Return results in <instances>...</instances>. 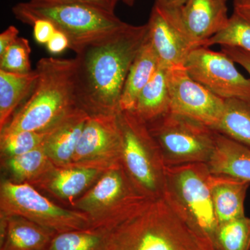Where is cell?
<instances>
[{"label":"cell","mask_w":250,"mask_h":250,"mask_svg":"<svg viewBox=\"0 0 250 250\" xmlns=\"http://www.w3.org/2000/svg\"><path fill=\"white\" fill-rule=\"evenodd\" d=\"M147 39V24H127L77 54L75 95L89 116L118 114L125 81Z\"/></svg>","instance_id":"cell-1"},{"label":"cell","mask_w":250,"mask_h":250,"mask_svg":"<svg viewBox=\"0 0 250 250\" xmlns=\"http://www.w3.org/2000/svg\"><path fill=\"white\" fill-rule=\"evenodd\" d=\"M116 250H213L166 197L148 198L113 229Z\"/></svg>","instance_id":"cell-2"},{"label":"cell","mask_w":250,"mask_h":250,"mask_svg":"<svg viewBox=\"0 0 250 250\" xmlns=\"http://www.w3.org/2000/svg\"><path fill=\"white\" fill-rule=\"evenodd\" d=\"M76 59L42 58L36 65L37 82L26 102L1 133L44 131L77 107L75 95Z\"/></svg>","instance_id":"cell-3"},{"label":"cell","mask_w":250,"mask_h":250,"mask_svg":"<svg viewBox=\"0 0 250 250\" xmlns=\"http://www.w3.org/2000/svg\"><path fill=\"white\" fill-rule=\"evenodd\" d=\"M18 21L31 25L36 20L50 21L70 41L76 54L87 46L111 36L127 23L110 12L88 5L74 3L39 2L30 0L18 3L12 9Z\"/></svg>","instance_id":"cell-4"},{"label":"cell","mask_w":250,"mask_h":250,"mask_svg":"<svg viewBox=\"0 0 250 250\" xmlns=\"http://www.w3.org/2000/svg\"><path fill=\"white\" fill-rule=\"evenodd\" d=\"M211 174L205 163L166 166L164 195L212 246L219 224L210 192Z\"/></svg>","instance_id":"cell-5"},{"label":"cell","mask_w":250,"mask_h":250,"mask_svg":"<svg viewBox=\"0 0 250 250\" xmlns=\"http://www.w3.org/2000/svg\"><path fill=\"white\" fill-rule=\"evenodd\" d=\"M118 116L125 170L143 195L150 199L164 196L166 166L147 125L132 111H120Z\"/></svg>","instance_id":"cell-6"},{"label":"cell","mask_w":250,"mask_h":250,"mask_svg":"<svg viewBox=\"0 0 250 250\" xmlns=\"http://www.w3.org/2000/svg\"><path fill=\"white\" fill-rule=\"evenodd\" d=\"M147 199L121 162L105 171L71 207L88 216L90 228L113 229Z\"/></svg>","instance_id":"cell-7"},{"label":"cell","mask_w":250,"mask_h":250,"mask_svg":"<svg viewBox=\"0 0 250 250\" xmlns=\"http://www.w3.org/2000/svg\"><path fill=\"white\" fill-rule=\"evenodd\" d=\"M147 125L165 166L207 164L213 155L217 131L200 122L169 111Z\"/></svg>","instance_id":"cell-8"},{"label":"cell","mask_w":250,"mask_h":250,"mask_svg":"<svg viewBox=\"0 0 250 250\" xmlns=\"http://www.w3.org/2000/svg\"><path fill=\"white\" fill-rule=\"evenodd\" d=\"M0 213L24 217L57 233L90 228L83 212L56 205L31 184L9 179L0 184Z\"/></svg>","instance_id":"cell-9"},{"label":"cell","mask_w":250,"mask_h":250,"mask_svg":"<svg viewBox=\"0 0 250 250\" xmlns=\"http://www.w3.org/2000/svg\"><path fill=\"white\" fill-rule=\"evenodd\" d=\"M234 63L223 52L198 47L188 54L184 67L192 80L223 100L250 98V79L242 75Z\"/></svg>","instance_id":"cell-10"},{"label":"cell","mask_w":250,"mask_h":250,"mask_svg":"<svg viewBox=\"0 0 250 250\" xmlns=\"http://www.w3.org/2000/svg\"><path fill=\"white\" fill-rule=\"evenodd\" d=\"M118 114L90 116L71 165L108 169L122 162L123 136Z\"/></svg>","instance_id":"cell-11"},{"label":"cell","mask_w":250,"mask_h":250,"mask_svg":"<svg viewBox=\"0 0 250 250\" xmlns=\"http://www.w3.org/2000/svg\"><path fill=\"white\" fill-rule=\"evenodd\" d=\"M167 80L170 111L215 130L223 118L225 100L192 80L184 66L168 68Z\"/></svg>","instance_id":"cell-12"},{"label":"cell","mask_w":250,"mask_h":250,"mask_svg":"<svg viewBox=\"0 0 250 250\" xmlns=\"http://www.w3.org/2000/svg\"><path fill=\"white\" fill-rule=\"evenodd\" d=\"M147 26L148 38L160 63L167 68L184 66L190 52L198 47L186 30L177 8L154 3Z\"/></svg>","instance_id":"cell-13"},{"label":"cell","mask_w":250,"mask_h":250,"mask_svg":"<svg viewBox=\"0 0 250 250\" xmlns=\"http://www.w3.org/2000/svg\"><path fill=\"white\" fill-rule=\"evenodd\" d=\"M106 170L76 165H53L31 185L71 205L88 191Z\"/></svg>","instance_id":"cell-14"},{"label":"cell","mask_w":250,"mask_h":250,"mask_svg":"<svg viewBox=\"0 0 250 250\" xmlns=\"http://www.w3.org/2000/svg\"><path fill=\"white\" fill-rule=\"evenodd\" d=\"M177 11L197 47L223 30L229 18L228 0H187Z\"/></svg>","instance_id":"cell-15"},{"label":"cell","mask_w":250,"mask_h":250,"mask_svg":"<svg viewBox=\"0 0 250 250\" xmlns=\"http://www.w3.org/2000/svg\"><path fill=\"white\" fill-rule=\"evenodd\" d=\"M89 114L78 106L67 113L49 129L42 147L54 166L71 165Z\"/></svg>","instance_id":"cell-16"},{"label":"cell","mask_w":250,"mask_h":250,"mask_svg":"<svg viewBox=\"0 0 250 250\" xmlns=\"http://www.w3.org/2000/svg\"><path fill=\"white\" fill-rule=\"evenodd\" d=\"M210 192L219 225L245 216V200L250 182L223 174H211Z\"/></svg>","instance_id":"cell-17"},{"label":"cell","mask_w":250,"mask_h":250,"mask_svg":"<svg viewBox=\"0 0 250 250\" xmlns=\"http://www.w3.org/2000/svg\"><path fill=\"white\" fill-rule=\"evenodd\" d=\"M6 227L0 250H46L57 232L24 217L6 215Z\"/></svg>","instance_id":"cell-18"},{"label":"cell","mask_w":250,"mask_h":250,"mask_svg":"<svg viewBox=\"0 0 250 250\" xmlns=\"http://www.w3.org/2000/svg\"><path fill=\"white\" fill-rule=\"evenodd\" d=\"M207 164L211 174L250 182V147L218 131L214 152Z\"/></svg>","instance_id":"cell-19"},{"label":"cell","mask_w":250,"mask_h":250,"mask_svg":"<svg viewBox=\"0 0 250 250\" xmlns=\"http://www.w3.org/2000/svg\"><path fill=\"white\" fill-rule=\"evenodd\" d=\"M159 64V57L147 36L130 67L120 99V111H132L140 93L154 76Z\"/></svg>","instance_id":"cell-20"},{"label":"cell","mask_w":250,"mask_h":250,"mask_svg":"<svg viewBox=\"0 0 250 250\" xmlns=\"http://www.w3.org/2000/svg\"><path fill=\"white\" fill-rule=\"evenodd\" d=\"M168 68L159 64L154 76L140 93L132 111L146 124L170 111Z\"/></svg>","instance_id":"cell-21"},{"label":"cell","mask_w":250,"mask_h":250,"mask_svg":"<svg viewBox=\"0 0 250 250\" xmlns=\"http://www.w3.org/2000/svg\"><path fill=\"white\" fill-rule=\"evenodd\" d=\"M38 77L36 69L26 74L0 70V131L11 121L20 104L33 91Z\"/></svg>","instance_id":"cell-22"},{"label":"cell","mask_w":250,"mask_h":250,"mask_svg":"<svg viewBox=\"0 0 250 250\" xmlns=\"http://www.w3.org/2000/svg\"><path fill=\"white\" fill-rule=\"evenodd\" d=\"M46 250H116L113 229L89 228L58 233Z\"/></svg>","instance_id":"cell-23"},{"label":"cell","mask_w":250,"mask_h":250,"mask_svg":"<svg viewBox=\"0 0 250 250\" xmlns=\"http://www.w3.org/2000/svg\"><path fill=\"white\" fill-rule=\"evenodd\" d=\"M215 130L250 147V98L225 100L223 118Z\"/></svg>","instance_id":"cell-24"},{"label":"cell","mask_w":250,"mask_h":250,"mask_svg":"<svg viewBox=\"0 0 250 250\" xmlns=\"http://www.w3.org/2000/svg\"><path fill=\"white\" fill-rule=\"evenodd\" d=\"M4 168L9 172L10 180L16 183L32 184L54 165L40 146L22 155L3 159Z\"/></svg>","instance_id":"cell-25"},{"label":"cell","mask_w":250,"mask_h":250,"mask_svg":"<svg viewBox=\"0 0 250 250\" xmlns=\"http://www.w3.org/2000/svg\"><path fill=\"white\" fill-rule=\"evenodd\" d=\"M215 45L238 47L250 53V11L234 9L226 27L204 42L202 47Z\"/></svg>","instance_id":"cell-26"},{"label":"cell","mask_w":250,"mask_h":250,"mask_svg":"<svg viewBox=\"0 0 250 250\" xmlns=\"http://www.w3.org/2000/svg\"><path fill=\"white\" fill-rule=\"evenodd\" d=\"M213 250H250V218L246 215L218 225Z\"/></svg>","instance_id":"cell-27"},{"label":"cell","mask_w":250,"mask_h":250,"mask_svg":"<svg viewBox=\"0 0 250 250\" xmlns=\"http://www.w3.org/2000/svg\"><path fill=\"white\" fill-rule=\"evenodd\" d=\"M49 129L21 131L0 134V150L3 159L22 155L42 146Z\"/></svg>","instance_id":"cell-28"},{"label":"cell","mask_w":250,"mask_h":250,"mask_svg":"<svg viewBox=\"0 0 250 250\" xmlns=\"http://www.w3.org/2000/svg\"><path fill=\"white\" fill-rule=\"evenodd\" d=\"M29 42L24 38L18 37L0 56V70L16 74H26L31 70Z\"/></svg>","instance_id":"cell-29"},{"label":"cell","mask_w":250,"mask_h":250,"mask_svg":"<svg viewBox=\"0 0 250 250\" xmlns=\"http://www.w3.org/2000/svg\"><path fill=\"white\" fill-rule=\"evenodd\" d=\"M31 26L34 29V39L42 45H47L57 29L53 23L45 19L36 20Z\"/></svg>","instance_id":"cell-30"},{"label":"cell","mask_w":250,"mask_h":250,"mask_svg":"<svg viewBox=\"0 0 250 250\" xmlns=\"http://www.w3.org/2000/svg\"><path fill=\"white\" fill-rule=\"evenodd\" d=\"M39 2L49 3H74L88 5L100 9L115 13L117 3L121 0H32Z\"/></svg>","instance_id":"cell-31"},{"label":"cell","mask_w":250,"mask_h":250,"mask_svg":"<svg viewBox=\"0 0 250 250\" xmlns=\"http://www.w3.org/2000/svg\"><path fill=\"white\" fill-rule=\"evenodd\" d=\"M222 52L228 55L233 62L244 67L250 75V53L238 47L222 46Z\"/></svg>","instance_id":"cell-32"},{"label":"cell","mask_w":250,"mask_h":250,"mask_svg":"<svg viewBox=\"0 0 250 250\" xmlns=\"http://www.w3.org/2000/svg\"><path fill=\"white\" fill-rule=\"evenodd\" d=\"M46 45L51 54H58L70 48V41L63 32L57 29Z\"/></svg>","instance_id":"cell-33"},{"label":"cell","mask_w":250,"mask_h":250,"mask_svg":"<svg viewBox=\"0 0 250 250\" xmlns=\"http://www.w3.org/2000/svg\"><path fill=\"white\" fill-rule=\"evenodd\" d=\"M19 30L15 26H9L0 34V56L6 52L10 45H12L18 38Z\"/></svg>","instance_id":"cell-34"},{"label":"cell","mask_w":250,"mask_h":250,"mask_svg":"<svg viewBox=\"0 0 250 250\" xmlns=\"http://www.w3.org/2000/svg\"><path fill=\"white\" fill-rule=\"evenodd\" d=\"M187 0H155V2L167 8H179Z\"/></svg>","instance_id":"cell-35"},{"label":"cell","mask_w":250,"mask_h":250,"mask_svg":"<svg viewBox=\"0 0 250 250\" xmlns=\"http://www.w3.org/2000/svg\"><path fill=\"white\" fill-rule=\"evenodd\" d=\"M234 9L250 11V0H233Z\"/></svg>","instance_id":"cell-36"},{"label":"cell","mask_w":250,"mask_h":250,"mask_svg":"<svg viewBox=\"0 0 250 250\" xmlns=\"http://www.w3.org/2000/svg\"><path fill=\"white\" fill-rule=\"evenodd\" d=\"M124 4L129 6H132L135 4L136 0H121Z\"/></svg>","instance_id":"cell-37"}]
</instances>
